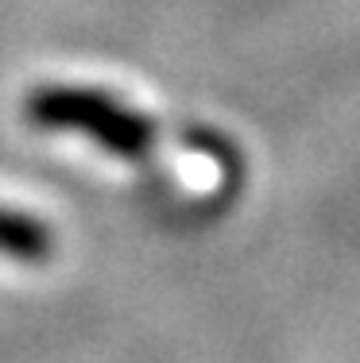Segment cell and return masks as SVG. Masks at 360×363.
Masks as SVG:
<instances>
[{
    "label": "cell",
    "mask_w": 360,
    "mask_h": 363,
    "mask_svg": "<svg viewBox=\"0 0 360 363\" xmlns=\"http://www.w3.org/2000/svg\"><path fill=\"white\" fill-rule=\"evenodd\" d=\"M0 255L20 259V263H43L55 255V232L28 213L0 205Z\"/></svg>",
    "instance_id": "7a4b0ae2"
},
{
    "label": "cell",
    "mask_w": 360,
    "mask_h": 363,
    "mask_svg": "<svg viewBox=\"0 0 360 363\" xmlns=\"http://www.w3.org/2000/svg\"><path fill=\"white\" fill-rule=\"evenodd\" d=\"M31 128L47 132H78L89 135L97 147H105L116 159H148L156 147V124L148 112L128 108L124 101L109 97L101 89L82 85H39L23 105Z\"/></svg>",
    "instance_id": "6da1fadb"
}]
</instances>
